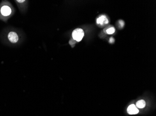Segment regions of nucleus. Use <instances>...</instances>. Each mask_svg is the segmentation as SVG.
<instances>
[{"label": "nucleus", "mask_w": 156, "mask_h": 116, "mask_svg": "<svg viewBox=\"0 0 156 116\" xmlns=\"http://www.w3.org/2000/svg\"><path fill=\"white\" fill-rule=\"evenodd\" d=\"M109 22V20H107L106 16L103 15L100 16V17L97 19V23L98 24H101L103 25L104 24H107Z\"/></svg>", "instance_id": "5"}, {"label": "nucleus", "mask_w": 156, "mask_h": 116, "mask_svg": "<svg viewBox=\"0 0 156 116\" xmlns=\"http://www.w3.org/2000/svg\"><path fill=\"white\" fill-rule=\"evenodd\" d=\"M114 41H115V40H114V39L112 37L110 38V40H109V42L110 43H114Z\"/></svg>", "instance_id": "9"}, {"label": "nucleus", "mask_w": 156, "mask_h": 116, "mask_svg": "<svg viewBox=\"0 0 156 116\" xmlns=\"http://www.w3.org/2000/svg\"><path fill=\"white\" fill-rule=\"evenodd\" d=\"M145 105H146L145 102V100H142V99L138 101L136 104V107L138 108H140V109L144 108V107H145Z\"/></svg>", "instance_id": "6"}, {"label": "nucleus", "mask_w": 156, "mask_h": 116, "mask_svg": "<svg viewBox=\"0 0 156 116\" xmlns=\"http://www.w3.org/2000/svg\"><path fill=\"white\" fill-rule=\"evenodd\" d=\"M0 13L3 16H9L11 14V9L8 5H3L0 9Z\"/></svg>", "instance_id": "2"}, {"label": "nucleus", "mask_w": 156, "mask_h": 116, "mask_svg": "<svg viewBox=\"0 0 156 116\" xmlns=\"http://www.w3.org/2000/svg\"><path fill=\"white\" fill-rule=\"evenodd\" d=\"M115 32V29H114V27H111L109 29H107V33H108L109 35H111V34H113Z\"/></svg>", "instance_id": "7"}, {"label": "nucleus", "mask_w": 156, "mask_h": 116, "mask_svg": "<svg viewBox=\"0 0 156 116\" xmlns=\"http://www.w3.org/2000/svg\"><path fill=\"white\" fill-rule=\"evenodd\" d=\"M8 39L13 43H16L19 40V37L15 32H10L8 35Z\"/></svg>", "instance_id": "3"}, {"label": "nucleus", "mask_w": 156, "mask_h": 116, "mask_svg": "<svg viewBox=\"0 0 156 116\" xmlns=\"http://www.w3.org/2000/svg\"><path fill=\"white\" fill-rule=\"evenodd\" d=\"M119 22V23L120 24V25H121L122 27L123 26H124V21H122V20H120Z\"/></svg>", "instance_id": "8"}, {"label": "nucleus", "mask_w": 156, "mask_h": 116, "mask_svg": "<svg viewBox=\"0 0 156 116\" xmlns=\"http://www.w3.org/2000/svg\"><path fill=\"white\" fill-rule=\"evenodd\" d=\"M84 32L83 30L80 28H77L74 30L72 32V36L74 40L77 41H80L84 37Z\"/></svg>", "instance_id": "1"}, {"label": "nucleus", "mask_w": 156, "mask_h": 116, "mask_svg": "<svg viewBox=\"0 0 156 116\" xmlns=\"http://www.w3.org/2000/svg\"><path fill=\"white\" fill-rule=\"evenodd\" d=\"M18 1V3H24V1H25L24 0H23V1H21V0H18V1Z\"/></svg>", "instance_id": "10"}, {"label": "nucleus", "mask_w": 156, "mask_h": 116, "mask_svg": "<svg viewBox=\"0 0 156 116\" xmlns=\"http://www.w3.org/2000/svg\"><path fill=\"white\" fill-rule=\"evenodd\" d=\"M127 112L130 115H134L139 113V110L135 105L132 104L128 108Z\"/></svg>", "instance_id": "4"}]
</instances>
